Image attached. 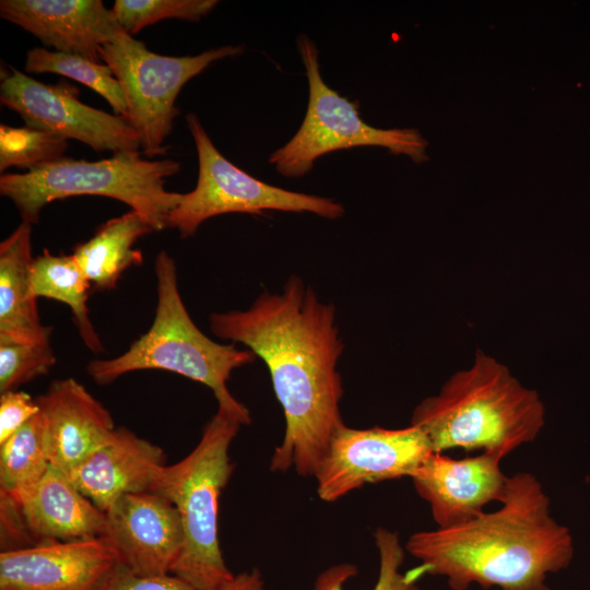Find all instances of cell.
I'll list each match as a JSON object with an SVG mask.
<instances>
[{"label":"cell","mask_w":590,"mask_h":590,"mask_svg":"<svg viewBox=\"0 0 590 590\" xmlns=\"http://www.w3.org/2000/svg\"><path fill=\"white\" fill-rule=\"evenodd\" d=\"M220 590H266L261 571L258 568L245 570L226 582Z\"/></svg>","instance_id":"cell-30"},{"label":"cell","mask_w":590,"mask_h":590,"mask_svg":"<svg viewBox=\"0 0 590 590\" xmlns=\"http://www.w3.org/2000/svg\"><path fill=\"white\" fill-rule=\"evenodd\" d=\"M297 47L308 80V105L297 132L268 160L278 173L299 178L308 174L316 160L324 154L356 146L386 148L415 163L428 160V142L418 130L380 129L367 125L358 114L357 104L342 97L323 81L315 43L302 34Z\"/></svg>","instance_id":"cell-7"},{"label":"cell","mask_w":590,"mask_h":590,"mask_svg":"<svg viewBox=\"0 0 590 590\" xmlns=\"http://www.w3.org/2000/svg\"><path fill=\"white\" fill-rule=\"evenodd\" d=\"M186 121L197 149L198 179L166 221V227L177 229L181 238L194 235L204 221L228 213L262 215L276 210L329 220L343 216V205L333 198L285 190L247 174L222 155L197 115L188 114Z\"/></svg>","instance_id":"cell-9"},{"label":"cell","mask_w":590,"mask_h":590,"mask_svg":"<svg viewBox=\"0 0 590 590\" xmlns=\"http://www.w3.org/2000/svg\"><path fill=\"white\" fill-rule=\"evenodd\" d=\"M91 283L72 255L55 256L47 249L34 258L31 290L34 297H46L68 305L85 346L98 354L104 345L92 323L86 300Z\"/></svg>","instance_id":"cell-21"},{"label":"cell","mask_w":590,"mask_h":590,"mask_svg":"<svg viewBox=\"0 0 590 590\" xmlns=\"http://www.w3.org/2000/svg\"><path fill=\"white\" fill-rule=\"evenodd\" d=\"M250 422L245 405H219L193 450L165 465L152 489L175 505L182 523L184 548L172 574L200 590H220L234 576L220 546L219 500L234 472L232 441Z\"/></svg>","instance_id":"cell-4"},{"label":"cell","mask_w":590,"mask_h":590,"mask_svg":"<svg viewBox=\"0 0 590 590\" xmlns=\"http://www.w3.org/2000/svg\"><path fill=\"white\" fill-rule=\"evenodd\" d=\"M39 413L36 400L28 393L11 390L0 396V444Z\"/></svg>","instance_id":"cell-29"},{"label":"cell","mask_w":590,"mask_h":590,"mask_svg":"<svg viewBox=\"0 0 590 590\" xmlns=\"http://www.w3.org/2000/svg\"><path fill=\"white\" fill-rule=\"evenodd\" d=\"M165 461L160 446L118 427L104 445L66 474L106 512L122 495L152 492Z\"/></svg>","instance_id":"cell-17"},{"label":"cell","mask_w":590,"mask_h":590,"mask_svg":"<svg viewBox=\"0 0 590 590\" xmlns=\"http://www.w3.org/2000/svg\"><path fill=\"white\" fill-rule=\"evenodd\" d=\"M430 452L426 436L413 425L361 429L344 424L315 472L317 495L332 503L367 484L410 477Z\"/></svg>","instance_id":"cell-11"},{"label":"cell","mask_w":590,"mask_h":590,"mask_svg":"<svg viewBox=\"0 0 590 590\" xmlns=\"http://www.w3.org/2000/svg\"><path fill=\"white\" fill-rule=\"evenodd\" d=\"M2 19L56 51L103 62L99 49L123 30L102 0H1Z\"/></svg>","instance_id":"cell-15"},{"label":"cell","mask_w":590,"mask_h":590,"mask_svg":"<svg viewBox=\"0 0 590 590\" xmlns=\"http://www.w3.org/2000/svg\"><path fill=\"white\" fill-rule=\"evenodd\" d=\"M96 590H200L185 579L169 573L140 576L117 563Z\"/></svg>","instance_id":"cell-28"},{"label":"cell","mask_w":590,"mask_h":590,"mask_svg":"<svg viewBox=\"0 0 590 590\" xmlns=\"http://www.w3.org/2000/svg\"><path fill=\"white\" fill-rule=\"evenodd\" d=\"M50 463L40 413L0 444V493L16 494L35 485Z\"/></svg>","instance_id":"cell-22"},{"label":"cell","mask_w":590,"mask_h":590,"mask_svg":"<svg viewBox=\"0 0 590 590\" xmlns=\"http://www.w3.org/2000/svg\"><path fill=\"white\" fill-rule=\"evenodd\" d=\"M117 563L105 536L1 551L0 590H96Z\"/></svg>","instance_id":"cell-14"},{"label":"cell","mask_w":590,"mask_h":590,"mask_svg":"<svg viewBox=\"0 0 590 590\" xmlns=\"http://www.w3.org/2000/svg\"><path fill=\"white\" fill-rule=\"evenodd\" d=\"M1 104L26 126L74 139L96 152H139L141 138L131 122L80 102L79 88L67 82L45 84L13 67L1 70Z\"/></svg>","instance_id":"cell-10"},{"label":"cell","mask_w":590,"mask_h":590,"mask_svg":"<svg viewBox=\"0 0 590 590\" xmlns=\"http://www.w3.org/2000/svg\"><path fill=\"white\" fill-rule=\"evenodd\" d=\"M241 46L211 48L196 56H164L148 49L132 35L120 32L102 46L99 56L120 83L128 106V120L139 132L143 153L165 154L175 106L182 86L211 63L240 55Z\"/></svg>","instance_id":"cell-8"},{"label":"cell","mask_w":590,"mask_h":590,"mask_svg":"<svg viewBox=\"0 0 590 590\" xmlns=\"http://www.w3.org/2000/svg\"><path fill=\"white\" fill-rule=\"evenodd\" d=\"M180 169L174 160L150 161L140 152H120L95 162L63 157L28 172L2 174L0 193L14 203L22 221L32 225L55 200L99 196L126 203L160 232L166 228L167 216L182 196L166 190L165 181Z\"/></svg>","instance_id":"cell-6"},{"label":"cell","mask_w":590,"mask_h":590,"mask_svg":"<svg viewBox=\"0 0 590 590\" xmlns=\"http://www.w3.org/2000/svg\"><path fill=\"white\" fill-rule=\"evenodd\" d=\"M105 514V538L118 563L140 576L173 571L185 538L180 515L169 499L155 492L126 494Z\"/></svg>","instance_id":"cell-12"},{"label":"cell","mask_w":590,"mask_h":590,"mask_svg":"<svg viewBox=\"0 0 590 590\" xmlns=\"http://www.w3.org/2000/svg\"><path fill=\"white\" fill-rule=\"evenodd\" d=\"M154 272L157 305L152 326L121 355L91 361L88 376L106 386L132 371L162 369L208 386L219 405L243 406L226 384L234 369L253 363L257 356L235 343H217L196 326L179 292L175 260L166 250L157 253Z\"/></svg>","instance_id":"cell-5"},{"label":"cell","mask_w":590,"mask_h":590,"mask_svg":"<svg viewBox=\"0 0 590 590\" xmlns=\"http://www.w3.org/2000/svg\"><path fill=\"white\" fill-rule=\"evenodd\" d=\"M374 541L379 557L377 581L371 590H420V579L412 569L401 571L405 558V547L398 532L378 527ZM357 575V566L339 563L322 570L310 590H344L345 583Z\"/></svg>","instance_id":"cell-24"},{"label":"cell","mask_w":590,"mask_h":590,"mask_svg":"<svg viewBox=\"0 0 590 590\" xmlns=\"http://www.w3.org/2000/svg\"><path fill=\"white\" fill-rule=\"evenodd\" d=\"M25 71L60 74L78 81L102 95L115 115L128 117V106L120 83L104 62H95L76 54L36 47L27 51Z\"/></svg>","instance_id":"cell-23"},{"label":"cell","mask_w":590,"mask_h":590,"mask_svg":"<svg viewBox=\"0 0 590 590\" xmlns=\"http://www.w3.org/2000/svg\"><path fill=\"white\" fill-rule=\"evenodd\" d=\"M544 414L535 390L479 350L471 367L451 375L436 396L418 403L410 425L422 430L433 452L459 448L506 457L535 440Z\"/></svg>","instance_id":"cell-3"},{"label":"cell","mask_w":590,"mask_h":590,"mask_svg":"<svg viewBox=\"0 0 590 590\" xmlns=\"http://www.w3.org/2000/svg\"><path fill=\"white\" fill-rule=\"evenodd\" d=\"M152 232L150 223L131 210L99 225L90 239L75 246L72 256L94 290H113L125 271L142 263L143 255L134 245Z\"/></svg>","instance_id":"cell-20"},{"label":"cell","mask_w":590,"mask_h":590,"mask_svg":"<svg viewBox=\"0 0 590 590\" xmlns=\"http://www.w3.org/2000/svg\"><path fill=\"white\" fill-rule=\"evenodd\" d=\"M68 140L28 126H0V172L19 167L26 172L63 158Z\"/></svg>","instance_id":"cell-25"},{"label":"cell","mask_w":590,"mask_h":590,"mask_svg":"<svg viewBox=\"0 0 590 590\" xmlns=\"http://www.w3.org/2000/svg\"><path fill=\"white\" fill-rule=\"evenodd\" d=\"M56 363L50 343L0 342V393L47 375Z\"/></svg>","instance_id":"cell-27"},{"label":"cell","mask_w":590,"mask_h":590,"mask_svg":"<svg viewBox=\"0 0 590 590\" xmlns=\"http://www.w3.org/2000/svg\"><path fill=\"white\" fill-rule=\"evenodd\" d=\"M211 332L247 346L271 376L285 429L270 471L312 476L335 432L344 425L339 359L344 344L334 305L291 275L280 293H261L245 310L213 312Z\"/></svg>","instance_id":"cell-1"},{"label":"cell","mask_w":590,"mask_h":590,"mask_svg":"<svg viewBox=\"0 0 590 590\" xmlns=\"http://www.w3.org/2000/svg\"><path fill=\"white\" fill-rule=\"evenodd\" d=\"M0 494L13 502L28 536L38 544L105 536L106 514L52 465L32 487Z\"/></svg>","instance_id":"cell-18"},{"label":"cell","mask_w":590,"mask_h":590,"mask_svg":"<svg viewBox=\"0 0 590 590\" xmlns=\"http://www.w3.org/2000/svg\"><path fill=\"white\" fill-rule=\"evenodd\" d=\"M36 403L50 465L70 472L115 432L110 412L73 378L54 380Z\"/></svg>","instance_id":"cell-16"},{"label":"cell","mask_w":590,"mask_h":590,"mask_svg":"<svg viewBox=\"0 0 590 590\" xmlns=\"http://www.w3.org/2000/svg\"><path fill=\"white\" fill-rule=\"evenodd\" d=\"M405 551L418 559L412 568L446 578L451 590H551V574L574 556L568 528L551 515L550 497L530 472L507 477L500 506L453 528L413 533Z\"/></svg>","instance_id":"cell-2"},{"label":"cell","mask_w":590,"mask_h":590,"mask_svg":"<svg viewBox=\"0 0 590 590\" xmlns=\"http://www.w3.org/2000/svg\"><path fill=\"white\" fill-rule=\"evenodd\" d=\"M32 224L23 222L0 244V342L49 344L31 290Z\"/></svg>","instance_id":"cell-19"},{"label":"cell","mask_w":590,"mask_h":590,"mask_svg":"<svg viewBox=\"0 0 590 590\" xmlns=\"http://www.w3.org/2000/svg\"><path fill=\"white\" fill-rule=\"evenodd\" d=\"M217 3L216 0H116L111 11L120 27L133 35L165 19L198 22Z\"/></svg>","instance_id":"cell-26"},{"label":"cell","mask_w":590,"mask_h":590,"mask_svg":"<svg viewBox=\"0 0 590 590\" xmlns=\"http://www.w3.org/2000/svg\"><path fill=\"white\" fill-rule=\"evenodd\" d=\"M498 451L453 459L430 452L410 476L417 495L425 500L437 528L463 524L483 512L487 504L502 503L507 475Z\"/></svg>","instance_id":"cell-13"}]
</instances>
